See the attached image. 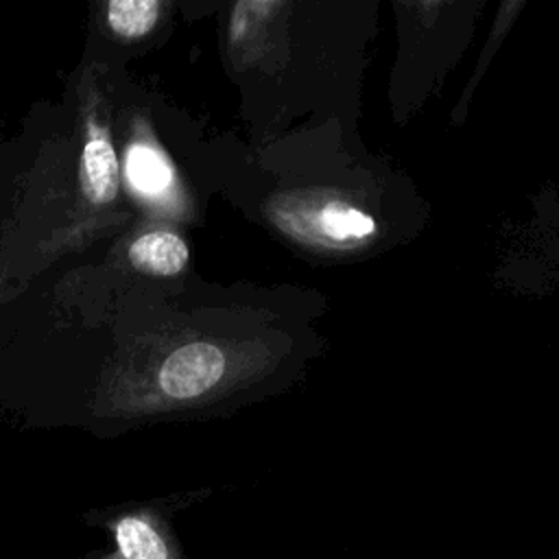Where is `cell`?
<instances>
[{"mask_svg": "<svg viewBox=\"0 0 559 559\" xmlns=\"http://www.w3.org/2000/svg\"><path fill=\"white\" fill-rule=\"evenodd\" d=\"M85 522L103 528L111 544L87 552L83 559H188L170 518L159 509L120 507L90 513Z\"/></svg>", "mask_w": 559, "mask_h": 559, "instance_id": "6da1fadb", "label": "cell"}, {"mask_svg": "<svg viewBox=\"0 0 559 559\" xmlns=\"http://www.w3.org/2000/svg\"><path fill=\"white\" fill-rule=\"evenodd\" d=\"M225 371V356L212 343H188L175 349L159 369V386L175 400H192L210 391Z\"/></svg>", "mask_w": 559, "mask_h": 559, "instance_id": "7a4b0ae2", "label": "cell"}, {"mask_svg": "<svg viewBox=\"0 0 559 559\" xmlns=\"http://www.w3.org/2000/svg\"><path fill=\"white\" fill-rule=\"evenodd\" d=\"M118 157L109 138L90 127L81 155V190L92 203H109L118 192Z\"/></svg>", "mask_w": 559, "mask_h": 559, "instance_id": "3957f363", "label": "cell"}, {"mask_svg": "<svg viewBox=\"0 0 559 559\" xmlns=\"http://www.w3.org/2000/svg\"><path fill=\"white\" fill-rule=\"evenodd\" d=\"M376 221L360 207L345 201H328L312 214V229L332 245H354L376 234Z\"/></svg>", "mask_w": 559, "mask_h": 559, "instance_id": "277c9868", "label": "cell"}, {"mask_svg": "<svg viewBox=\"0 0 559 559\" xmlns=\"http://www.w3.org/2000/svg\"><path fill=\"white\" fill-rule=\"evenodd\" d=\"M129 262L146 273L175 275L188 264V245L173 231H148L129 247Z\"/></svg>", "mask_w": 559, "mask_h": 559, "instance_id": "5b68a950", "label": "cell"}, {"mask_svg": "<svg viewBox=\"0 0 559 559\" xmlns=\"http://www.w3.org/2000/svg\"><path fill=\"white\" fill-rule=\"evenodd\" d=\"M159 11L162 2L157 0H111L107 20L120 37H142L155 26Z\"/></svg>", "mask_w": 559, "mask_h": 559, "instance_id": "8992f818", "label": "cell"}, {"mask_svg": "<svg viewBox=\"0 0 559 559\" xmlns=\"http://www.w3.org/2000/svg\"><path fill=\"white\" fill-rule=\"evenodd\" d=\"M127 175L135 188L155 194L170 183V168L164 157L144 144H133L127 153Z\"/></svg>", "mask_w": 559, "mask_h": 559, "instance_id": "52a82bcc", "label": "cell"}]
</instances>
